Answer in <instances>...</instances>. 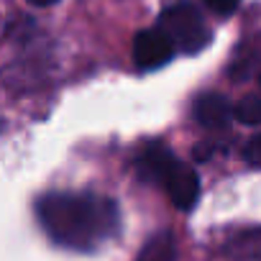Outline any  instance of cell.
<instances>
[{
    "mask_svg": "<svg viewBox=\"0 0 261 261\" xmlns=\"http://www.w3.org/2000/svg\"><path fill=\"white\" fill-rule=\"evenodd\" d=\"M39 223L51 241L74 251H92L118 233L120 213L110 197L95 192H51L36 205Z\"/></svg>",
    "mask_w": 261,
    "mask_h": 261,
    "instance_id": "1",
    "label": "cell"
},
{
    "mask_svg": "<svg viewBox=\"0 0 261 261\" xmlns=\"http://www.w3.org/2000/svg\"><path fill=\"white\" fill-rule=\"evenodd\" d=\"M159 29L174 41V46L185 54H197L210 44V29L202 13L192 3H172L162 11Z\"/></svg>",
    "mask_w": 261,
    "mask_h": 261,
    "instance_id": "2",
    "label": "cell"
},
{
    "mask_svg": "<svg viewBox=\"0 0 261 261\" xmlns=\"http://www.w3.org/2000/svg\"><path fill=\"white\" fill-rule=\"evenodd\" d=\"M177 46L174 41L167 36L164 29H146L139 31L134 39V62L139 69H156L164 67L172 57H174Z\"/></svg>",
    "mask_w": 261,
    "mask_h": 261,
    "instance_id": "3",
    "label": "cell"
},
{
    "mask_svg": "<svg viewBox=\"0 0 261 261\" xmlns=\"http://www.w3.org/2000/svg\"><path fill=\"white\" fill-rule=\"evenodd\" d=\"M159 185L167 190L169 200L179 207V210H190L195 202H197V195H200V179L195 174L192 167L182 164V162H172L167 167V172L162 174Z\"/></svg>",
    "mask_w": 261,
    "mask_h": 261,
    "instance_id": "4",
    "label": "cell"
},
{
    "mask_svg": "<svg viewBox=\"0 0 261 261\" xmlns=\"http://www.w3.org/2000/svg\"><path fill=\"white\" fill-rule=\"evenodd\" d=\"M195 120L210 130H220L230 123V118H236V108H230V102L218 95V92H205L195 100Z\"/></svg>",
    "mask_w": 261,
    "mask_h": 261,
    "instance_id": "5",
    "label": "cell"
},
{
    "mask_svg": "<svg viewBox=\"0 0 261 261\" xmlns=\"http://www.w3.org/2000/svg\"><path fill=\"white\" fill-rule=\"evenodd\" d=\"M225 253L230 261H261V228H246L230 236Z\"/></svg>",
    "mask_w": 261,
    "mask_h": 261,
    "instance_id": "6",
    "label": "cell"
},
{
    "mask_svg": "<svg viewBox=\"0 0 261 261\" xmlns=\"http://www.w3.org/2000/svg\"><path fill=\"white\" fill-rule=\"evenodd\" d=\"M177 258V248H174V238L172 233H159L154 236L144 251L139 253V261H174Z\"/></svg>",
    "mask_w": 261,
    "mask_h": 261,
    "instance_id": "7",
    "label": "cell"
},
{
    "mask_svg": "<svg viewBox=\"0 0 261 261\" xmlns=\"http://www.w3.org/2000/svg\"><path fill=\"white\" fill-rule=\"evenodd\" d=\"M236 118L246 125H258L261 123V95H246L236 105Z\"/></svg>",
    "mask_w": 261,
    "mask_h": 261,
    "instance_id": "8",
    "label": "cell"
},
{
    "mask_svg": "<svg viewBox=\"0 0 261 261\" xmlns=\"http://www.w3.org/2000/svg\"><path fill=\"white\" fill-rule=\"evenodd\" d=\"M243 159H246L248 164H253V167H261V134L253 136V139L246 144V149H243Z\"/></svg>",
    "mask_w": 261,
    "mask_h": 261,
    "instance_id": "9",
    "label": "cell"
},
{
    "mask_svg": "<svg viewBox=\"0 0 261 261\" xmlns=\"http://www.w3.org/2000/svg\"><path fill=\"white\" fill-rule=\"evenodd\" d=\"M205 3H207V8H210L213 13H218V16H230V13L238 8L241 0H205Z\"/></svg>",
    "mask_w": 261,
    "mask_h": 261,
    "instance_id": "10",
    "label": "cell"
},
{
    "mask_svg": "<svg viewBox=\"0 0 261 261\" xmlns=\"http://www.w3.org/2000/svg\"><path fill=\"white\" fill-rule=\"evenodd\" d=\"M31 6H39V8H46V6H54L57 0H29Z\"/></svg>",
    "mask_w": 261,
    "mask_h": 261,
    "instance_id": "11",
    "label": "cell"
}]
</instances>
